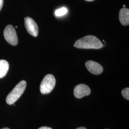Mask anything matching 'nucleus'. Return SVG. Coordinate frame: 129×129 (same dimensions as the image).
<instances>
[{
  "mask_svg": "<svg viewBox=\"0 0 129 129\" xmlns=\"http://www.w3.org/2000/svg\"></svg>",
  "mask_w": 129,
  "mask_h": 129,
  "instance_id": "f3484780",
  "label": "nucleus"
},
{
  "mask_svg": "<svg viewBox=\"0 0 129 129\" xmlns=\"http://www.w3.org/2000/svg\"><path fill=\"white\" fill-rule=\"evenodd\" d=\"M5 39L8 43L12 46H16L18 44V37L16 31L14 26L11 25H7L5 28L4 32Z\"/></svg>",
  "mask_w": 129,
  "mask_h": 129,
  "instance_id": "20e7f679",
  "label": "nucleus"
},
{
  "mask_svg": "<svg viewBox=\"0 0 129 129\" xmlns=\"http://www.w3.org/2000/svg\"><path fill=\"white\" fill-rule=\"evenodd\" d=\"M26 87V82L25 80L20 81L8 95L6 99V103L12 105L16 102L24 91Z\"/></svg>",
  "mask_w": 129,
  "mask_h": 129,
  "instance_id": "f03ea898",
  "label": "nucleus"
},
{
  "mask_svg": "<svg viewBox=\"0 0 129 129\" xmlns=\"http://www.w3.org/2000/svg\"><path fill=\"white\" fill-rule=\"evenodd\" d=\"M85 66L88 70L94 75L102 74L103 71V67L101 64L92 60H89L86 62Z\"/></svg>",
  "mask_w": 129,
  "mask_h": 129,
  "instance_id": "0eeeda50",
  "label": "nucleus"
},
{
  "mask_svg": "<svg viewBox=\"0 0 129 129\" xmlns=\"http://www.w3.org/2000/svg\"><path fill=\"white\" fill-rule=\"evenodd\" d=\"M2 129H10L9 128H2Z\"/></svg>",
  "mask_w": 129,
  "mask_h": 129,
  "instance_id": "dca6fc26",
  "label": "nucleus"
},
{
  "mask_svg": "<svg viewBox=\"0 0 129 129\" xmlns=\"http://www.w3.org/2000/svg\"><path fill=\"white\" fill-rule=\"evenodd\" d=\"M119 20L123 25L126 26L129 24V10L126 8L121 9L119 12Z\"/></svg>",
  "mask_w": 129,
  "mask_h": 129,
  "instance_id": "6e6552de",
  "label": "nucleus"
},
{
  "mask_svg": "<svg viewBox=\"0 0 129 129\" xmlns=\"http://www.w3.org/2000/svg\"><path fill=\"white\" fill-rule=\"evenodd\" d=\"M68 10L65 7H62L55 11V15L56 16H61L67 13Z\"/></svg>",
  "mask_w": 129,
  "mask_h": 129,
  "instance_id": "9d476101",
  "label": "nucleus"
},
{
  "mask_svg": "<svg viewBox=\"0 0 129 129\" xmlns=\"http://www.w3.org/2000/svg\"><path fill=\"white\" fill-rule=\"evenodd\" d=\"M91 93V90L87 85L83 84L76 86L74 89V95L77 99H81L88 96Z\"/></svg>",
  "mask_w": 129,
  "mask_h": 129,
  "instance_id": "423d86ee",
  "label": "nucleus"
},
{
  "mask_svg": "<svg viewBox=\"0 0 129 129\" xmlns=\"http://www.w3.org/2000/svg\"><path fill=\"white\" fill-rule=\"evenodd\" d=\"M9 64L5 60H0V78L5 77L9 70Z\"/></svg>",
  "mask_w": 129,
  "mask_h": 129,
  "instance_id": "1a4fd4ad",
  "label": "nucleus"
},
{
  "mask_svg": "<svg viewBox=\"0 0 129 129\" xmlns=\"http://www.w3.org/2000/svg\"><path fill=\"white\" fill-rule=\"evenodd\" d=\"M55 78L53 75L51 74L46 75L40 84V89L42 94H47L50 93L55 88Z\"/></svg>",
  "mask_w": 129,
  "mask_h": 129,
  "instance_id": "7ed1b4c3",
  "label": "nucleus"
},
{
  "mask_svg": "<svg viewBox=\"0 0 129 129\" xmlns=\"http://www.w3.org/2000/svg\"><path fill=\"white\" fill-rule=\"evenodd\" d=\"M122 96L125 99L129 100V88H125L121 91Z\"/></svg>",
  "mask_w": 129,
  "mask_h": 129,
  "instance_id": "9b49d317",
  "label": "nucleus"
},
{
  "mask_svg": "<svg viewBox=\"0 0 129 129\" xmlns=\"http://www.w3.org/2000/svg\"><path fill=\"white\" fill-rule=\"evenodd\" d=\"M38 129H52L50 127H46V126H44V127H42L41 128H39Z\"/></svg>",
  "mask_w": 129,
  "mask_h": 129,
  "instance_id": "ddd939ff",
  "label": "nucleus"
},
{
  "mask_svg": "<svg viewBox=\"0 0 129 129\" xmlns=\"http://www.w3.org/2000/svg\"><path fill=\"white\" fill-rule=\"evenodd\" d=\"M85 1H88V2H91V1H94V0H85Z\"/></svg>",
  "mask_w": 129,
  "mask_h": 129,
  "instance_id": "2eb2a0df",
  "label": "nucleus"
},
{
  "mask_svg": "<svg viewBox=\"0 0 129 129\" xmlns=\"http://www.w3.org/2000/svg\"><path fill=\"white\" fill-rule=\"evenodd\" d=\"M24 24L27 32L34 37H37L38 35V27L36 22L32 18L26 17L24 18Z\"/></svg>",
  "mask_w": 129,
  "mask_h": 129,
  "instance_id": "39448f33",
  "label": "nucleus"
},
{
  "mask_svg": "<svg viewBox=\"0 0 129 129\" xmlns=\"http://www.w3.org/2000/svg\"><path fill=\"white\" fill-rule=\"evenodd\" d=\"M74 46L79 49H101L103 46L101 40L93 36H87L77 40Z\"/></svg>",
  "mask_w": 129,
  "mask_h": 129,
  "instance_id": "f257e3e1",
  "label": "nucleus"
},
{
  "mask_svg": "<svg viewBox=\"0 0 129 129\" xmlns=\"http://www.w3.org/2000/svg\"><path fill=\"white\" fill-rule=\"evenodd\" d=\"M4 4V0H0V11L2 9Z\"/></svg>",
  "mask_w": 129,
  "mask_h": 129,
  "instance_id": "f8f14e48",
  "label": "nucleus"
},
{
  "mask_svg": "<svg viewBox=\"0 0 129 129\" xmlns=\"http://www.w3.org/2000/svg\"><path fill=\"white\" fill-rule=\"evenodd\" d=\"M76 129H87L86 128H85V127H79V128H77Z\"/></svg>",
  "mask_w": 129,
  "mask_h": 129,
  "instance_id": "4468645a",
  "label": "nucleus"
}]
</instances>
